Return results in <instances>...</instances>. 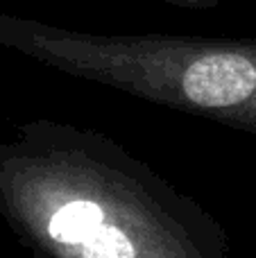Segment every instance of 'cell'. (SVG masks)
<instances>
[{
    "label": "cell",
    "mask_w": 256,
    "mask_h": 258,
    "mask_svg": "<svg viewBox=\"0 0 256 258\" xmlns=\"http://www.w3.org/2000/svg\"><path fill=\"white\" fill-rule=\"evenodd\" d=\"M181 89L200 107H231L256 89V63L240 52L202 54L184 71Z\"/></svg>",
    "instance_id": "cell-1"
},
{
    "label": "cell",
    "mask_w": 256,
    "mask_h": 258,
    "mask_svg": "<svg viewBox=\"0 0 256 258\" xmlns=\"http://www.w3.org/2000/svg\"><path fill=\"white\" fill-rule=\"evenodd\" d=\"M102 227V209L93 202L77 200L61 206L50 220V236L63 245H84Z\"/></svg>",
    "instance_id": "cell-2"
},
{
    "label": "cell",
    "mask_w": 256,
    "mask_h": 258,
    "mask_svg": "<svg viewBox=\"0 0 256 258\" xmlns=\"http://www.w3.org/2000/svg\"><path fill=\"white\" fill-rule=\"evenodd\" d=\"M82 258H136L130 238L116 227H100L82 245Z\"/></svg>",
    "instance_id": "cell-3"
}]
</instances>
